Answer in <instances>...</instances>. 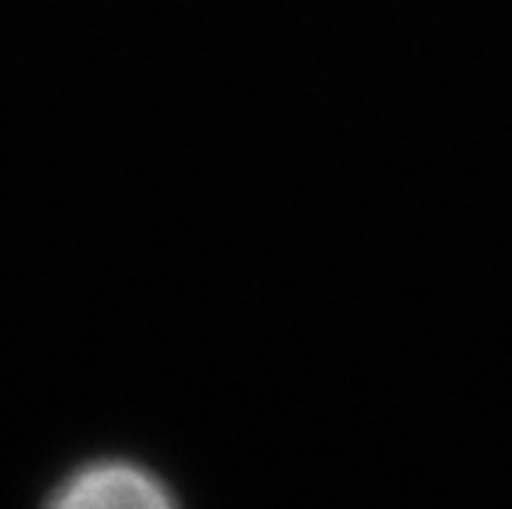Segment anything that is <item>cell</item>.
Returning a JSON list of instances; mask_svg holds the SVG:
<instances>
[{
  "mask_svg": "<svg viewBox=\"0 0 512 509\" xmlns=\"http://www.w3.org/2000/svg\"><path fill=\"white\" fill-rule=\"evenodd\" d=\"M50 506L60 509H106V506H136V509H166L179 503V493L156 467L129 457L86 460L70 470L47 496Z\"/></svg>",
  "mask_w": 512,
  "mask_h": 509,
  "instance_id": "cell-1",
  "label": "cell"
}]
</instances>
